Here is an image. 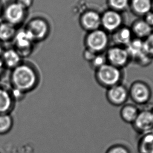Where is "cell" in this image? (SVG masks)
<instances>
[{"mask_svg": "<svg viewBox=\"0 0 153 153\" xmlns=\"http://www.w3.org/2000/svg\"><path fill=\"white\" fill-rule=\"evenodd\" d=\"M10 80L13 89L26 94L37 87L40 76L33 65L22 62L12 69Z\"/></svg>", "mask_w": 153, "mask_h": 153, "instance_id": "6da1fadb", "label": "cell"}, {"mask_svg": "<svg viewBox=\"0 0 153 153\" xmlns=\"http://www.w3.org/2000/svg\"><path fill=\"white\" fill-rule=\"evenodd\" d=\"M94 77L100 87L107 89L122 83L123 74L121 69L106 64L96 70Z\"/></svg>", "mask_w": 153, "mask_h": 153, "instance_id": "7a4b0ae2", "label": "cell"}, {"mask_svg": "<svg viewBox=\"0 0 153 153\" xmlns=\"http://www.w3.org/2000/svg\"><path fill=\"white\" fill-rule=\"evenodd\" d=\"M128 88L129 99L137 106H144L150 102L153 92L149 83L142 80L133 81Z\"/></svg>", "mask_w": 153, "mask_h": 153, "instance_id": "3957f363", "label": "cell"}, {"mask_svg": "<svg viewBox=\"0 0 153 153\" xmlns=\"http://www.w3.org/2000/svg\"><path fill=\"white\" fill-rule=\"evenodd\" d=\"M24 30L31 36L34 42H39L44 41L49 36L51 26L45 19L36 16L28 22Z\"/></svg>", "mask_w": 153, "mask_h": 153, "instance_id": "277c9868", "label": "cell"}, {"mask_svg": "<svg viewBox=\"0 0 153 153\" xmlns=\"http://www.w3.org/2000/svg\"><path fill=\"white\" fill-rule=\"evenodd\" d=\"M27 10L13 1L5 6L3 9L2 15L4 21L17 27L25 21L27 16Z\"/></svg>", "mask_w": 153, "mask_h": 153, "instance_id": "5b68a950", "label": "cell"}, {"mask_svg": "<svg viewBox=\"0 0 153 153\" xmlns=\"http://www.w3.org/2000/svg\"><path fill=\"white\" fill-rule=\"evenodd\" d=\"M14 49L17 51L20 57H27L33 51L34 41L25 30H17L13 39Z\"/></svg>", "mask_w": 153, "mask_h": 153, "instance_id": "8992f818", "label": "cell"}, {"mask_svg": "<svg viewBox=\"0 0 153 153\" xmlns=\"http://www.w3.org/2000/svg\"><path fill=\"white\" fill-rule=\"evenodd\" d=\"M105 97L109 104L121 107L129 99L128 88L123 83H120L106 89Z\"/></svg>", "mask_w": 153, "mask_h": 153, "instance_id": "52a82bcc", "label": "cell"}, {"mask_svg": "<svg viewBox=\"0 0 153 153\" xmlns=\"http://www.w3.org/2000/svg\"><path fill=\"white\" fill-rule=\"evenodd\" d=\"M131 126L134 131L140 135L152 132L153 130V114L151 110H140L137 117Z\"/></svg>", "mask_w": 153, "mask_h": 153, "instance_id": "ba28073f", "label": "cell"}, {"mask_svg": "<svg viewBox=\"0 0 153 153\" xmlns=\"http://www.w3.org/2000/svg\"><path fill=\"white\" fill-rule=\"evenodd\" d=\"M108 38L105 32L96 30L90 33L85 38V44L88 49L94 53L101 51L105 47Z\"/></svg>", "mask_w": 153, "mask_h": 153, "instance_id": "9c48e42d", "label": "cell"}, {"mask_svg": "<svg viewBox=\"0 0 153 153\" xmlns=\"http://www.w3.org/2000/svg\"><path fill=\"white\" fill-rule=\"evenodd\" d=\"M128 57L129 55L127 51L119 47L111 48L107 55L109 64L120 69L127 64Z\"/></svg>", "mask_w": 153, "mask_h": 153, "instance_id": "30bf717a", "label": "cell"}, {"mask_svg": "<svg viewBox=\"0 0 153 153\" xmlns=\"http://www.w3.org/2000/svg\"><path fill=\"white\" fill-rule=\"evenodd\" d=\"M101 23L100 15L94 11H86L80 17V24L82 27L91 32L98 30Z\"/></svg>", "mask_w": 153, "mask_h": 153, "instance_id": "8fae6325", "label": "cell"}, {"mask_svg": "<svg viewBox=\"0 0 153 153\" xmlns=\"http://www.w3.org/2000/svg\"><path fill=\"white\" fill-rule=\"evenodd\" d=\"M140 109L136 104L126 103L121 107L120 117L126 123L132 125L137 117Z\"/></svg>", "mask_w": 153, "mask_h": 153, "instance_id": "7c38bea8", "label": "cell"}, {"mask_svg": "<svg viewBox=\"0 0 153 153\" xmlns=\"http://www.w3.org/2000/svg\"><path fill=\"white\" fill-rule=\"evenodd\" d=\"M15 102L11 91L0 87V114H11L15 106Z\"/></svg>", "mask_w": 153, "mask_h": 153, "instance_id": "4fadbf2b", "label": "cell"}, {"mask_svg": "<svg viewBox=\"0 0 153 153\" xmlns=\"http://www.w3.org/2000/svg\"><path fill=\"white\" fill-rule=\"evenodd\" d=\"M0 57L4 66L11 70L22 62V58L13 48L3 51Z\"/></svg>", "mask_w": 153, "mask_h": 153, "instance_id": "5bb4252c", "label": "cell"}, {"mask_svg": "<svg viewBox=\"0 0 153 153\" xmlns=\"http://www.w3.org/2000/svg\"><path fill=\"white\" fill-rule=\"evenodd\" d=\"M102 23L106 30L112 31L119 27L122 23V17L115 11H108L101 19Z\"/></svg>", "mask_w": 153, "mask_h": 153, "instance_id": "9a60e30c", "label": "cell"}, {"mask_svg": "<svg viewBox=\"0 0 153 153\" xmlns=\"http://www.w3.org/2000/svg\"><path fill=\"white\" fill-rule=\"evenodd\" d=\"M17 29L14 26L7 22L0 23V42L7 43L13 41L17 33Z\"/></svg>", "mask_w": 153, "mask_h": 153, "instance_id": "2e32d148", "label": "cell"}, {"mask_svg": "<svg viewBox=\"0 0 153 153\" xmlns=\"http://www.w3.org/2000/svg\"><path fill=\"white\" fill-rule=\"evenodd\" d=\"M138 143L140 153H153V133L150 132L142 135Z\"/></svg>", "mask_w": 153, "mask_h": 153, "instance_id": "e0dca14e", "label": "cell"}, {"mask_svg": "<svg viewBox=\"0 0 153 153\" xmlns=\"http://www.w3.org/2000/svg\"><path fill=\"white\" fill-rule=\"evenodd\" d=\"M14 125V120L10 113L0 114V135L10 132Z\"/></svg>", "mask_w": 153, "mask_h": 153, "instance_id": "ac0fdd59", "label": "cell"}, {"mask_svg": "<svg viewBox=\"0 0 153 153\" xmlns=\"http://www.w3.org/2000/svg\"><path fill=\"white\" fill-rule=\"evenodd\" d=\"M126 51L129 56L137 57H142L146 54L144 51L143 42L140 40L131 41L128 45V49Z\"/></svg>", "mask_w": 153, "mask_h": 153, "instance_id": "d6986e66", "label": "cell"}, {"mask_svg": "<svg viewBox=\"0 0 153 153\" xmlns=\"http://www.w3.org/2000/svg\"><path fill=\"white\" fill-rule=\"evenodd\" d=\"M152 26L144 21H140L134 24L133 30L135 34L140 37L149 36L151 34Z\"/></svg>", "mask_w": 153, "mask_h": 153, "instance_id": "ffe728a7", "label": "cell"}, {"mask_svg": "<svg viewBox=\"0 0 153 153\" xmlns=\"http://www.w3.org/2000/svg\"><path fill=\"white\" fill-rule=\"evenodd\" d=\"M132 6L134 10L140 14H147L152 7L151 0H133Z\"/></svg>", "mask_w": 153, "mask_h": 153, "instance_id": "44dd1931", "label": "cell"}, {"mask_svg": "<svg viewBox=\"0 0 153 153\" xmlns=\"http://www.w3.org/2000/svg\"><path fill=\"white\" fill-rule=\"evenodd\" d=\"M131 39V33L126 28H123L115 34L114 41L120 44L128 45Z\"/></svg>", "mask_w": 153, "mask_h": 153, "instance_id": "7402d4cb", "label": "cell"}, {"mask_svg": "<svg viewBox=\"0 0 153 153\" xmlns=\"http://www.w3.org/2000/svg\"><path fill=\"white\" fill-rule=\"evenodd\" d=\"M105 153H131V152L126 145L117 143L109 147Z\"/></svg>", "mask_w": 153, "mask_h": 153, "instance_id": "603a6c76", "label": "cell"}, {"mask_svg": "<svg viewBox=\"0 0 153 153\" xmlns=\"http://www.w3.org/2000/svg\"><path fill=\"white\" fill-rule=\"evenodd\" d=\"M143 47L145 53L153 55V34L147 36L146 40L143 42Z\"/></svg>", "mask_w": 153, "mask_h": 153, "instance_id": "cb8c5ba5", "label": "cell"}, {"mask_svg": "<svg viewBox=\"0 0 153 153\" xmlns=\"http://www.w3.org/2000/svg\"><path fill=\"white\" fill-rule=\"evenodd\" d=\"M110 4L114 9L122 10L128 6V0H109Z\"/></svg>", "mask_w": 153, "mask_h": 153, "instance_id": "d4e9b609", "label": "cell"}, {"mask_svg": "<svg viewBox=\"0 0 153 153\" xmlns=\"http://www.w3.org/2000/svg\"><path fill=\"white\" fill-rule=\"evenodd\" d=\"M91 62L92 67L96 70L106 64V59L103 56H96Z\"/></svg>", "mask_w": 153, "mask_h": 153, "instance_id": "484cf974", "label": "cell"}, {"mask_svg": "<svg viewBox=\"0 0 153 153\" xmlns=\"http://www.w3.org/2000/svg\"><path fill=\"white\" fill-rule=\"evenodd\" d=\"M14 1L27 11L34 3V0H14Z\"/></svg>", "mask_w": 153, "mask_h": 153, "instance_id": "4316f807", "label": "cell"}, {"mask_svg": "<svg viewBox=\"0 0 153 153\" xmlns=\"http://www.w3.org/2000/svg\"><path fill=\"white\" fill-rule=\"evenodd\" d=\"M95 53H96L87 48V49L84 52V57L85 59L91 62L96 57Z\"/></svg>", "mask_w": 153, "mask_h": 153, "instance_id": "83f0119b", "label": "cell"}, {"mask_svg": "<svg viewBox=\"0 0 153 153\" xmlns=\"http://www.w3.org/2000/svg\"><path fill=\"white\" fill-rule=\"evenodd\" d=\"M145 21L151 26H153V13L149 12V13H147Z\"/></svg>", "mask_w": 153, "mask_h": 153, "instance_id": "f1b7e54d", "label": "cell"}, {"mask_svg": "<svg viewBox=\"0 0 153 153\" xmlns=\"http://www.w3.org/2000/svg\"><path fill=\"white\" fill-rule=\"evenodd\" d=\"M2 7L1 6V2H0V15H2Z\"/></svg>", "mask_w": 153, "mask_h": 153, "instance_id": "f546056e", "label": "cell"}, {"mask_svg": "<svg viewBox=\"0 0 153 153\" xmlns=\"http://www.w3.org/2000/svg\"><path fill=\"white\" fill-rule=\"evenodd\" d=\"M3 51L2 47L1 44H0V56H1V55Z\"/></svg>", "mask_w": 153, "mask_h": 153, "instance_id": "4dcf8cb0", "label": "cell"}, {"mask_svg": "<svg viewBox=\"0 0 153 153\" xmlns=\"http://www.w3.org/2000/svg\"><path fill=\"white\" fill-rule=\"evenodd\" d=\"M150 110H151V112H152V113L153 114V107L152 108H150Z\"/></svg>", "mask_w": 153, "mask_h": 153, "instance_id": "1f68e13d", "label": "cell"}, {"mask_svg": "<svg viewBox=\"0 0 153 153\" xmlns=\"http://www.w3.org/2000/svg\"><path fill=\"white\" fill-rule=\"evenodd\" d=\"M152 133H153V131H152Z\"/></svg>", "mask_w": 153, "mask_h": 153, "instance_id": "d6a6232c", "label": "cell"}, {"mask_svg": "<svg viewBox=\"0 0 153 153\" xmlns=\"http://www.w3.org/2000/svg\"></svg>", "mask_w": 153, "mask_h": 153, "instance_id": "836d02e7", "label": "cell"}]
</instances>
